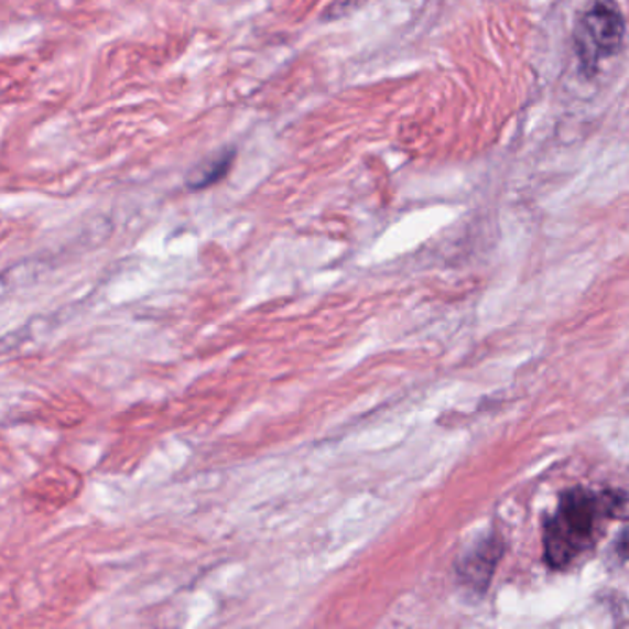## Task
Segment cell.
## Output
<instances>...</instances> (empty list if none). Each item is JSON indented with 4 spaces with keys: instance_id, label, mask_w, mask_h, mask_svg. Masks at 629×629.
<instances>
[{
    "instance_id": "1",
    "label": "cell",
    "mask_w": 629,
    "mask_h": 629,
    "mask_svg": "<svg viewBox=\"0 0 629 629\" xmlns=\"http://www.w3.org/2000/svg\"><path fill=\"white\" fill-rule=\"evenodd\" d=\"M626 495L620 491L593 494L590 489L573 488L560 499L557 510L544 524V562L554 571H563L595 543L601 519L622 516Z\"/></svg>"
},
{
    "instance_id": "2",
    "label": "cell",
    "mask_w": 629,
    "mask_h": 629,
    "mask_svg": "<svg viewBox=\"0 0 629 629\" xmlns=\"http://www.w3.org/2000/svg\"><path fill=\"white\" fill-rule=\"evenodd\" d=\"M626 37L623 13L615 0H595L574 30V51L585 76L593 78L600 63L622 51Z\"/></svg>"
},
{
    "instance_id": "3",
    "label": "cell",
    "mask_w": 629,
    "mask_h": 629,
    "mask_svg": "<svg viewBox=\"0 0 629 629\" xmlns=\"http://www.w3.org/2000/svg\"><path fill=\"white\" fill-rule=\"evenodd\" d=\"M500 554H502V544L497 535L484 539L482 543L478 544L477 549L470 550L469 554H465L459 563V578L470 589L484 593L494 576Z\"/></svg>"
},
{
    "instance_id": "4",
    "label": "cell",
    "mask_w": 629,
    "mask_h": 629,
    "mask_svg": "<svg viewBox=\"0 0 629 629\" xmlns=\"http://www.w3.org/2000/svg\"><path fill=\"white\" fill-rule=\"evenodd\" d=\"M232 158H235L232 150H226V152L218 153L215 158H210L207 163L198 166V171L194 172L193 176L188 177V187L205 188L218 182V180L226 176L227 171H229Z\"/></svg>"
}]
</instances>
